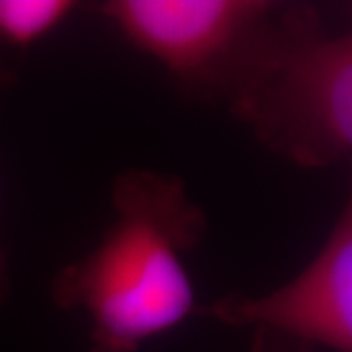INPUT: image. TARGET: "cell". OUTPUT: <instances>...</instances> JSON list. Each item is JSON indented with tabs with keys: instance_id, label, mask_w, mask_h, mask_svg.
Listing matches in <instances>:
<instances>
[{
	"instance_id": "cell-2",
	"label": "cell",
	"mask_w": 352,
	"mask_h": 352,
	"mask_svg": "<svg viewBox=\"0 0 352 352\" xmlns=\"http://www.w3.org/2000/svg\"><path fill=\"white\" fill-rule=\"evenodd\" d=\"M223 108L266 151L300 168L349 161L352 36L314 4L276 2Z\"/></svg>"
},
{
	"instance_id": "cell-6",
	"label": "cell",
	"mask_w": 352,
	"mask_h": 352,
	"mask_svg": "<svg viewBox=\"0 0 352 352\" xmlns=\"http://www.w3.org/2000/svg\"><path fill=\"white\" fill-rule=\"evenodd\" d=\"M12 294V276H10V266H8V256L0 241V307L8 302Z\"/></svg>"
},
{
	"instance_id": "cell-7",
	"label": "cell",
	"mask_w": 352,
	"mask_h": 352,
	"mask_svg": "<svg viewBox=\"0 0 352 352\" xmlns=\"http://www.w3.org/2000/svg\"><path fill=\"white\" fill-rule=\"evenodd\" d=\"M16 82H18V75L14 73V69H10L8 65L0 61V90L12 88Z\"/></svg>"
},
{
	"instance_id": "cell-5",
	"label": "cell",
	"mask_w": 352,
	"mask_h": 352,
	"mask_svg": "<svg viewBox=\"0 0 352 352\" xmlns=\"http://www.w3.org/2000/svg\"><path fill=\"white\" fill-rule=\"evenodd\" d=\"M75 0H0V43L28 50L76 12Z\"/></svg>"
},
{
	"instance_id": "cell-3",
	"label": "cell",
	"mask_w": 352,
	"mask_h": 352,
	"mask_svg": "<svg viewBox=\"0 0 352 352\" xmlns=\"http://www.w3.org/2000/svg\"><path fill=\"white\" fill-rule=\"evenodd\" d=\"M96 12L163 65L188 102L223 106L274 0H106Z\"/></svg>"
},
{
	"instance_id": "cell-4",
	"label": "cell",
	"mask_w": 352,
	"mask_h": 352,
	"mask_svg": "<svg viewBox=\"0 0 352 352\" xmlns=\"http://www.w3.org/2000/svg\"><path fill=\"white\" fill-rule=\"evenodd\" d=\"M196 315L249 329V352H352V204L346 201L315 256L264 296L229 292Z\"/></svg>"
},
{
	"instance_id": "cell-1",
	"label": "cell",
	"mask_w": 352,
	"mask_h": 352,
	"mask_svg": "<svg viewBox=\"0 0 352 352\" xmlns=\"http://www.w3.org/2000/svg\"><path fill=\"white\" fill-rule=\"evenodd\" d=\"M110 201L100 243L51 278L50 300L87 315V352H139L198 311L184 256L206 237L208 214L180 176L151 168L122 170Z\"/></svg>"
}]
</instances>
